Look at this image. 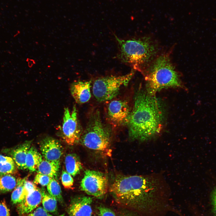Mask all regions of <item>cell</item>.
I'll use <instances>...</instances> for the list:
<instances>
[{
  "mask_svg": "<svg viewBox=\"0 0 216 216\" xmlns=\"http://www.w3.org/2000/svg\"><path fill=\"white\" fill-rule=\"evenodd\" d=\"M119 49L118 57L133 69L142 74L147 65L157 52L155 45L147 37L128 39H120L115 35Z\"/></svg>",
  "mask_w": 216,
  "mask_h": 216,
  "instance_id": "3957f363",
  "label": "cell"
},
{
  "mask_svg": "<svg viewBox=\"0 0 216 216\" xmlns=\"http://www.w3.org/2000/svg\"><path fill=\"white\" fill-rule=\"evenodd\" d=\"M13 159L10 157L4 156L0 154V163L13 160Z\"/></svg>",
  "mask_w": 216,
  "mask_h": 216,
  "instance_id": "4dcf8cb0",
  "label": "cell"
},
{
  "mask_svg": "<svg viewBox=\"0 0 216 216\" xmlns=\"http://www.w3.org/2000/svg\"><path fill=\"white\" fill-rule=\"evenodd\" d=\"M164 116L163 108L156 95L139 89L128 124L130 138L143 142L156 137L163 128Z\"/></svg>",
  "mask_w": 216,
  "mask_h": 216,
  "instance_id": "7a4b0ae2",
  "label": "cell"
},
{
  "mask_svg": "<svg viewBox=\"0 0 216 216\" xmlns=\"http://www.w3.org/2000/svg\"><path fill=\"white\" fill-rule=\"evenodd\" d=\"M40 146L44 159L50 161H60L63 148L58 140L51 137H46L41 141Z\"/></svg>",
  "mask_w": 216,
  "mask_h": 216,
  "instance_id": "30bf717a",
  "label": "cell"
},
{
  "mask_svg": "<svg viewBox=\"0 0 216 216\" xmlns=\"http://www.w3.org/2000/svg\"><path fill=\"white\" fill-rule=\"evenodd\" d=\"M131 111L125 100H115L111 101L107 108V115L110 122L115 126L128 124Z\"/></svg>",
  "mask_w": 216,
  "mask_h": 216,
  "instance_id": "9c48e42d",
  "label": "cell"
},
{
  "mask_svg": "<svg viewBox=\"0 0 216 216\" xmlns=\"http://www.w3.org/2000/svg\"><path fill=\"white\" fill-rule=\"evenodd\" d=\"M134 73L133 69L130 73L121 76H110L99 78L94 82L93 94L99 101L110 100L119 93L120 88L126 86Z\"/></svg>",
  "mask_w": 216,
  "mask_h": 216,
  "instance_id": "8992f818",
  "label": "cell"
},
{
  "mask_svg": "<svg viewBox=\"0 0 216 216\" xmlns=\"http://www.w3.org/2000/svg\"><path fill=\"white\" fill-rule=\"evenodd\" d=\"M26 180V178L17 179L16 185L11 196V201L13 203L17 204L22 201L26 197L24 187Z\"/></svg>",
  "mask_w": 216,
  "mask_h": 216,
  "instance_id": "d6986e66",
  "label": "cell"
},
{
  "mask_svg": "<svg viewBox=\"0 0 216 216\" xmlns=\"http://www.w3.org/2000/svg\"><path fill=\"white\" fill-rule=\"evenodd\" d=\"M42 155L35 147L31 146L28 150L26 158V169L31 172L37 171L38 166L43 159Z\"/></svg>",
  "mask_w": 216,
  "mask_h": 216,
  "instance_id": "e0dca14e",
  "label": "cell"
},
{
  "mask_svg": "<svg viewBox=\"0 0 216 216\" xmlns=\"http://www.w3.org/2000/svg\"><path fill=\"white\" fill-rule=\"evenodd\" d=\"M32 142L31 141H26L19 145L12 152L13 159L19 169H26V158L28 152L31 146Z\"/></svg>",
  "mask_w": 216,
  "mask_h": 216,
  "instance_id": "5bb4252c",
  "label": "cell"
},
{
  "mask_svg": "<svg viewBox=\"0 0 216 216\" xmlns=\"http://www.w3.org/2000/svg\"><path fill=\"white\" fill-rule=\"evenodd\" d=\"M26 216H64V214L54 216L50 214L48 212L41 207H39L34 211L26 215Z\"/></svg>",
  "mask_w": 216,
  "mask_h": 216,
  "instance_id": "d4e9b609",
  "label": "cell"
},
{
  "mask_svg": "<svg viewBox=\"0 0 216 216\" xmlns=\"http://www.w3.org/2000/svg\"><path fill=\"white\" fill-rule=\"evenodd\" d=\"M60 167V161H50L43 159L37 171L38 173L56 178L58 175Z\"/></svg>",
  "mask_w": 216,
  "mask_h": 216,
  "instance_id": "9a60e30c",
  "label": "cell"
},
{
  "mask_svg": "<svg viewBox=\"0 0 216 216\" xmlns=\"http://www.w3.org/2000/svg\"><path fill=\"white\" fill-rule=\"evenodd\" d=\"M111 130L101 120L99 111L91 114L79 142L87 148L107 156H110Z\"/></svg>",
  "mask_w": 216,
  "mask_h": 216,
  "instance_id": "5b68a950",
  "label": "cell"
},
{
  "mask_svg": "<svg viewBox=\"0 0 216 216\" xmlns=\"http://www.w3.org/2000/svg\"><path fill=\"white\" fill-rule=\"evenodd\" d=\"M42 202L43 208L48 212L53 213L57 209V200L46 193L44 188L41 189Z\"/></svg>",
  "mask_w": 216,
  "mask_h": 216,
  "instance_id": "ffe728a7",
  "label": "cell"
},
{
  "mask_svg": "<svg viewBox=\"0 0 216 216\" xmlns=\"http://www.w3.org/2000/svg\"><path fill=\"white\" fill-rule=\"evenodd\" d=\"M212 201L213 212L214 214L216 215V187L213 190L212 193Z\"/></svg>",
  "mask_w": 216,
  "mask_h": 216,
  "instance_id": "f1b7e54d",
  "label": "cell"
},
{
  "mask_svg": "<svg viewBox=\"0 0 216 216\" xmlns=\"http://www.w3.org/2000/svg\"><path fill=\"white\" fill-rule=\"evenodd\" d=\"M17 183V180L11 174H0V194L12 190Z\"/></svg>",
  "mask_w": 216,
  "mask_h": 216,
  "instance_id": "ac0fdd59",
  "label": "cell"
},
{
  "mask_svg": "<svg viewBox=\"0 0 216 216\" xmlns=\"http://www.w3.org/2000/svg\"><path fill=\"white\" fill-rule=\"evenodd\" d=\"M42 200L41 190L37 187L28 194L22 201L17 204V212L20 215L28 214L37 208Z\"/></svg>",
  "mask_w": 216,
  "mask_h": 216,
  "instance_id": "7c38bea8",
  "label": "cell"
},
{
  "mask_svg": "<svg viewBox=\"0 0 216 216\" xmlns=\"http://www.w3.org/2000/svg\"><path fill=\"white\" fill-rule=\"evenodd\" d=\"M139 215L133 211H124L119 214L118 216H138Z\"/></svg>",
  "mask_w": 216,
  "mask_h": 216,
  "instance_id": "f546056e",
  "label": "cell"
},
{
  "mask_svg": "<svg viewBox=\"0 0 216 216\" xmlns=\"http://www.w3.org/2000/svg\"><path fill=\"white\" fill-rule=\"evenodd\" d=\"M80 186L81 190L88 195L101 199L107 191L108 178L105 174L100 172L86 170Z\"/></svg>",
  "mask_w": 216,
  "mask_h": 216,
  "instance_id": "ba28073f",
  "label": "cell"
},
{
  "mask_svg": "<svg viewBox=\"0 0 216 216\" xmlns=\"http://www.w3.org/2000/svg\"><path fill=\"white\" fill-rule=\"evenodd\" d=\"M92 199L86 196L76 197L72 200L68 208L69 216H91Z\"/></svg>",
  "mask_w": 216,
  "mask_h": 216,
  "instance_id": "8fae6325",
  "label": "cell"
},
{
  "mask_svg": "<svg viewBox=\"0 0 216 216\" xmlns=\"http://www.w3.org/2000/svg\"><path fill=\"white\" fill-rule=\"evenodd\" d=\"M46 186L48 193L59 202H62L63 199L61 188L58 182L55 178H52Z\"/></svg>",
  "mask_w": 216,
  "mask_h": 216,
  "instance_id": "44dd1931",
  "label": "cell"
},
{
  "mask_svg": "<svg viewBox=\"0 0 216 216\" xmlns=\"http://www.w3.org/2000/svg\"><path fill=\"white\" fill-rule=\"evenodd\" d=\"M16 167L14 160L0 163V174H13L16 172Z\"/></svg>",
  "mask_w": 216,
  "mask_h": 216,
  "instance_id": "7402d4cb",
  "label": "cell"
},
{
  "mask_svg": "<svg viewBox=\"0 0 216 216\" xmlns=\"http://www.w3.org/2000/svg\"><path fill=\"white\" fill-rule=\"evenodd\" d=\"M58 132L63 141L68 145H74L79 142L82 130L75 105L71 112L68 108H64L62 125L59 127Z\"/></svg>",
  "mask_w": 216,
  "mask_h": 216,
  "instance_id": "52a82bcc",
  "label": "cell"
},
{
  "mask_svg": "<svg viewBox=\"0 0 216 216\" xmlns=\"http://www.w3.org/2000/svg\"><path fill=\"white\" fill-rule=\"evenodd\" d=\"M62 184L66 189H71L74 184V179L72 176L66 171H62L61 176Z\"/></svg>",
  "mask_w": 216,
  "mask_h": 216,
  "instance_id": "603a6c76",
  "label": "cell"
},
{
  "mask_svg": "<svg viewBox=\"0 0 216 216\" xmlns=\"http://www.w3.org/2000/svg\"><path fill=\"white\" fill-rule=\"evenodd\" d=\"M109 190L118 203L142 216H165L171 209L169 187L159 174L118 175Z\"/></svg>",
  "mask_w": 216,
  "mask_h": 216,
  "instance_id": "6da1fadb",
  "label": "cell"
},
{
  "mask_svg": "<svg viewBox=\"0 0 216 216\" xmlns=\"http://www.w3.org/2000/svg\"><path fill=\"white\" fill-rule=\"evenodd\" d=\"M64 164L66 171L73 176L79 173L82 168L80 159L75 154H67L65 158Z\"/></svg>",
  "mask_w": 216,
  "mask_h": 216,
  "instance_id": "2e32d148",
  "label": "cell"
},
{
  "mask_svg": "<svg viewBox=\"0 0 216 216\" xmlns=\"http://www.w3.org/2000/svg\"><path fill=\"white\" fill-rule=\"evenodd\" d=\"M52 178L40 173H38L34 179V182L36 184H40L42 186H47Z\"/></svg>",
  "mask_w": 216,
  "mask_h": 216,
  "instance_id": "cb8c5ba5",
  "label": "cell"
},
{
  "mask_svg": "<svg viewBox=\"0 0 216 216\" xmlns=\"http://www.w3.org/2000/svg\"><path fill=\"white\" fill-rule=\"evenodd\" d=\"M37 188V187L34 182L26 180L24 187V193L26 196Z\"/></svg>",
  "mask_w": 216,
  "mask_h": 216,
  "instance_id": "484cf974",
  "label": "cell"
},
{
  "mask_svg": "<svg viewBox=\"0 0 216 216\" xmlns=\"http://www.w3.org/2000/svg\"><path fill=\"white\" fill-rule=\"evenodd\" d=\"M0 216H10L9 210L4 200L0 201Z\"/></svg>",
  "mask_w": 216,
  "mask_h": 216,
  "instance_id": "83f0119b",
  "label": "cell"
},
{
  "mask_svg": "<svg viewBox=\"0 0 216 216\" xmlns=\"http://www.w3.org/2000/svg\"><path fill=\"white\" fill-rule=\"evenodd\" d=\"M91 81H78L70 85L71 94L75 101L79 104L88 102L91 97Z\"/></svg>",
  "mask_w": 216,
  "mask_h": 216,
  "instance_id": "4fadbf2b",
  "label": "cell"
},
{
  "mask_svg": "<svg viewBox=\"0 0 216 216\" xmlns=\"http://www.w3.org/2000/svg\"><path fill=\"white\" fill-rule=\"evenodd\" d=\"M143 74L146 82V91L150 94L156 95L164 88H184L180 75L168 54L158 57Z\"/></svg>",
  "mask_w": 216,
  "mask_h": 216,
  "instance_id": "277c9868",
  "label": "cell"
},
{
  "mask_svg": "<svg viewBox=\"0 0 216 216\" xmlns=\"http://www.w3.org/2000/svg\"><path fill=\"white\" fill-rule=\"evenodd\" d=\"M98 209L100 216H116L114 212L107 207L100 206Z\"/></svg>",
  "mask_w": 216,
  "mask_h": 216,
  "instance_id": "4316f807",
  "label": "cell"
}]
</instances>
